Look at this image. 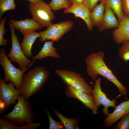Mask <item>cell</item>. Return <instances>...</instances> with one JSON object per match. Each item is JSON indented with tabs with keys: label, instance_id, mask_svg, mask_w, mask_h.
I'll return each mask as SVG.
<instances>
[{
	"label": "cell",
	"instance_id": "cell-1",
	"mask_svg": "<svg viewBox=\"0 0 129 129\" xmlns=\"http://www.w3.org/2000/svg\"><path fill=\"white\" fill-rule=\"evenodd\" d=\"M104 54L100 51L90 53L85 58L86 72L93 81H95L99 75L105 77L118 88L120 94L125 96L128 93L127 88L122 84L107 66L104 60Z\"/></svg>",
	"mask_w": 129,
	"mask_h": 129
},
{
	"label": "cell",
	"instance_id": "cell-2",
	"mask_svg": "<svg viewBox=\"0 0 129 129\" xmlns=\"http://www.w3.org/2000/svg\"><path fill=\"white\" fill-rule=\"evenodd\" d=\"M49 75L48 70L42 66H36L23 74L20 90L21 95L28 99L38 92L43 87Z\"/></svg>",
	"mask_w": 129,
	"mask_h": 129
},
{
	"label": "cell",
	"instance_id": "cell-3",
	"mask_svg": "<svg viewBox=\"0 0 129 129\" xmlns=\"http://www.w3.org/2000/svg\"><path fill=\"white\" fill-rule=\"evenodd\" d=\"M12 111L3 117L17 125L32 122L35 118V114L30 102L21 95Z\"/></svg>",
	"mask_w": 129,
	"mask_h": 129
},
{
	"label": "cell",
	"instance_id": "cell-4",
	"mask_svg": "<svg viewBox=\"0 0 129 129\" xmlns=\"http://www.w3.org/2000/svg\"><path fill=\"white\" fill-rule=\"evenodd\" d=\"M5 49H0V64L3 67L5 74L3 81L6 83L9 81L12 82L17 90L21 88L23 75L24 72L35 63L33 60L31 63L25 69L22 70L14 66L6 54Z\"/></svg>",
	"mask_w": 129,
	"mask_h": 129
},
{
	"label": "cell",
	"instance_id": "cell-5",
	"mask_svg": "<svg viewBox=\"0 0 129 129\" xmlns=\"http://www.w3.org/2000/svg\"><path fill=\"white\" fill-rule=\"evenodd\" d=\"M29 10L32 18L43 27L52 24L54 15L48 4L42 0L36 3L29 2Z\"/></svg>",
	"mask_w": 129,
	"mask_h": 129
},
{
	"label": "cell",
	"instance_id": "cell-6",
	"mask_svg": "<svg viewBox=\"0 0 129 129\" xmlns=\"http://www.w3.org/2000/svg\"><path fill=\"white\" fill-rule=\"evenodd\" d=\"M55 72L67 85H70L87 94H91L92 87L80 74L73 71L63 69L55 70Z\"/></svg>",
	"mask_w": 129,
	"mask_h": 129
},
{
	"label": "cell",
	"instance_id": "cell-7",
	"mask_svg": "<svg viewBox=\"0 0 129 129\" xmlns=\"http://www.w3.org/2000/svg\"><path fill=\"white\" fill-rule=\"evenodd\" d=\"M73 25V22L70 21L52 24L45 31L39 32L40 35L39 40L42 42L47 40L58 42L64 35L70 30Z\"/></svg>",
	"mask_w": 129,
	"mask_h": 129
},
{
	"label": "cell",
	"instance_id": "cell-8",
	"mask_svg": "<svg viewBox=\"0 0 129 129\" xmlns=\"http://www.w3.org/2000/svg\"><path fill=\"white\" fill-rule=\"evenodd\" d=\"M11 36L12 46L10 51L7 55L11 62H16L18 64L22 70L25 69L27 66L32 63L31 60L28 59L24 53L18 39L15 33L14 29L8 22Z\"/></svg>",
	"mask_w": 129,
	"mask_h": 129
},
{
	"label": "cell",
	"instance_id": "cell-9",
	"mask_svg": "<svg viewBox=\"0 0 129 129\" xmlns=\"http://www.w3.org/2000/svg\"><path fill=\"white\" fill-rule=\"evenodd\" d=\"M101 77L97 78L95 81L91 94L96 106L98 108L101 105H103L104 107L102 110L103 113L107 116L109 113L108 110V108L112 107L115 108L116 106L115 103L117 102L116 99L111 100L108 98L106 94L102 91L101 86Z\"/></svg>",
	"mask_w": 129,
	"mask_h": 129
},
{
	"label": "cell",
	"instance_id": "cell-10",
	"mask_svg": "<svg viewBox=\"0 0 129 129\" xmlns=\"http://www.w3.org/2000/svg\"><path fill=\"white\" fill-rule=\"evenodd\" d=\"M14 84L10 81L8 84L0 79V101L4 102L7 109L11 105L16 103L17 100L21 95L20 90L15 88Z\"/></svg>",
	"mask_w": 129,
	"mask_h": 129
},
{
	"label": "cell",
	"instance_id": "cell-11",
	"mask_svg": "<svg viewBox=\"0 0 129 129\" xmlns=\"http://www.w3.org/2000/svg\"><path fill=\"white\" fill-rule=\"evenodd\" d=\"M65 94L67 97L79 100L87 108L91 110L93 115L97 113L98 108L95 105L93 97L91 94H87L69 85H67Z\"/></svg>",
	"mask_w": 129,
	"mask_h": 129
},
{
	"label": "cell",
	"instance_id": "cell-12",
	"mask_svg": "<svg viewBox=\"0 0 129 129\" xmlns=\"http://www.w3.org/2000/svg\"><path fill=\"white\" fill-rule=\"evenodd\" d=\"M14 29H18L24 36L27 35L43 26L32 19L26 18L24 20L16 21L11 19L8 22Z\"/></svg>",
	"mask_w": 129,
	"mask_h": 129
},
{
	"label": "cell",
	"instance_id": "cell-13",
	"mask_svg": "<svg viewBox=\"0 0 129 129\" xmlns=\"http://www.w3.org/2000/svg\"><path fill=\"white\" fill-rule=\"evenodd\" d=\"M114 111L109 113L104 120V127H110L123 116L129 113V99L124 101L116 106Z\"/></svg>",
	"mask_w": 129,
	"mask_h": 129
},
{
	"label": "cell",
	"instance_id": "cell-14",
	"mask_svg": "<svg viewBox=\"0 0 129 129\" xmlns=\"http://www.w3.org/2000/svg\"><path fill=\"white\" fill-rule=\"evenodd\" d=\"M118 27L112 33L113 40L119 44L129 41V17L124 14Z\"/></svg>",
	"mask_w": 129,
	"mask_h": 129
},
{
	"label": "cell",
	"instance_id": "cell-15",
	"mask_svg": "<svg viewBox=\"0 0 129 129\" xmlns=\"http://www.w3.org/2000/svg\"><path fill=\"white\" fill-rule=\"evenodd\" d=\"M90 11L83 4L76 6L72 5L70 7L65 9L64 14L70 13L74 14L75 18L80 17L86 23L88 29L91 30L93 26L90 20Z\"/></svg>",
	"mask_w": 129,
	"mask_h": 129
},
{
	"label": "cell",
	"instance_id": "cell-16",
	"mask_svg": "<svg viewBox=\"0 0 129 129\" xmlns=\"http://www.w3.org/2000/svg\"><path fill=\"white\" fill-rule=\"evenodd\" d=\"M119 23L112 10L109 8H106L103 17L97 27L101 32L106 29L117 28Z\"/></svg>",
	"mask_w": 129,
	"mask_h": 129
},
{
	"label": "cell",
	"instance_id": "cell-17",
	"mask_svg": "<svg viewBox=\"0 0 129 129\" xmlns=\"http://www.w3.org/2000/svg\"><path fill=\"white\" fill-rule=\"evenodd\" d=\"M54 41H45L43 46L36 56L32 57L33 60L42 59L48 57L59 58L60 57L57 50V48L53 46Z\"/></svg>",
	"mask_w": 129,
	"mask_h": 129
},
{
	"label": "cell",
	"instance_id": "cell-18",
	"mask_svg": "<svg viewBox=\"0 0 129 129\" xmlns=\"http://www.w3.org/2000/svg\"><path fill=\"white\" fill-rule=\"evenodd\" d=\"M106 9V0H103L99 4L96 5L90 11L91 21L93 26H98L104 16Z\"/></svg>",
	"mask_w": 129,
	"mask_h": 129
},
{
	"label": "cell",
	"instance_id": "cell-19",
	"mask_svg": "<svg viewBox=\"0 0 129 129\" xmlns=\"http://www.w3.org/2000/svg\"><path fill=\"white\" fill-rule=\"evenodd\" d=\"M40 36L39 33L35 31L24 36L22 42L20 44L24 53L27 58L32 57L31 52L32 45L36 39Z\"/></svg>",
	"mask_w": 129,
	"mask_h": 129
},
{
	"label": "cell",
	"instance_id": "cell-20",
	"mask_svg": "<svg viewBox=\"0 0 129 129\" xmlns=\"http://www.w3.org/2000/svg\"><path fill=\"white\" fill-rule=\"evenodd\" d=\"M110 8L117 16L119 22L124 15L122 7V0H106V8Z\"/></svg>",
	"mask_w": 129,
	"mask_h": 129
},
{
	"label": "cell",
	"instance_id": "cell-21",
	"mask_svg": "<svg viewBox=\"0 0 129 129\" xmlns=\"http://www.w3.org/2000/svg\"><path fill=\"white\" fill-rule=\"evenodd\" d=\"M53 112L59 118L66 129H79L78 126L79 120L76 118H68L60 113L55 108L52 107Z\"/></svg>",
	"mask_w": 129,
	"mask_h": 129
},
{
	"label": "cell",
	"instance_id": "cell-22",
	"mask_svg": "<svg viewBox=\"0 0 129 129\" xmlns=\"http://www.w3.org/2000/svg\"><path fill=\"white\" fill-rule=\"evenodd\" d=\"M48 5L52 10L55 11L62 9H65L72 5L70 0H52Z\"/></svg>",
	"mask_w": 129,
	"mask_h": 129
},
{
	"label": "cell",
	"instance_id": "cell-23",
	"mask_svg": "<svg viewBox=\"0 0 129 129\" xmlns=\"http://www.w3.org/2000/svg\"><path fill=\"white\" fill-rule=\"evenodd\" d=\"M16 4L14 0H0V19L4 12L8 10L15 9Z\"/></svg>",
	"mask_w": 129,
	"mask_h": 129
},
{
	"label": "cell",
	"instance_id": "cell-24",
	"mask_svg": "<svg viewBox=\"0 0 129 129\" xmlns=\"http://www.w3.org/2000/svg\"><path fill=\"white\" fill-rule=\"evenodd\" d=\"M118 52L119 57L124 62L129 60V41L123 43Z\"/></svg>",
	"mask_w": 129,
	"mask_h": 129
},
{
	"label": "cell",
	"instance_id": "cell-25",
	"mask_svg": "<svg viewBox=\"0 0 129 129\" xmlns=\"http://www.w3.org/2000/svg\"><path fill=\"white\" fill-rule=\"evenodd\" d=\"M44 111L48 115V118L49 122V129H65L64 126L61 121L57 122L54 120L50 115L48 111L46 108L44 109Z\"/></svg>",
	"mask_w": 129,
	"mask_h": 129
},
{
	"label": "cell",
	"instance_id": "cell-26",
	"mask_svg": "<svg viewBox=\"0 0 129 129\" xmlns=\"http://www.w3.org/2000/svg\"><path fill=\"white\" fill-rule=\"evenodd\" d=\"M120 120L113 127V129H129V113L123 116Z\"/></svg>",
	"mask_w": 129,
	"mask_h": 129
},
{
	"label": "cell",
	"instance_id": "cell-27",
	"mask_svg": "<svg viewBox=\"0 0 129 129\" xmlns=\"http://www.w3.org/2000/svg\"><path fill=\"white\" fill-rule=\"evenodd\" d=\"M6 18L4 17L3 18L0 20V46H5L7 45V40L3 38V36L5 34L7 30L5 29L4 24Z\"/></svg>",
	"mask_w": 129,
	"mask_h": 129
},
{
	"label": "cell",
	"instance_id": "cell-28",
	"mask_svg": "<svg viewBox=\"0 0 129 129\" xmlns=\"http://www.w3.org/2000/svg\"><path fill=\"white\" fill-rule=\"evenodd\" d=\"M18 126L3 117L0 118V129H17Z\"/></svg>",
	"mask_w": 129,
	"mask_h": 129
},
{
	"label": "cell",
	"instance_id": "cell-29",
	"mask_svg": "<svg viewBox=\"0 0 129 129\" xmlns=\"http://www.w3.org/2000/svg\"><path fill=\"white\" fill-rule=\"evenodd\" d=\"M103 0H85L83 4L85 6L91 11L93 7L99 1Z\"/></svg>",
	"mask_w": 129,
	"mask_h": 129
},
{
	"label": "cell",
	"instance_id": "cell-30",
	"mask_svg": "<svg viewBox=\"0 0 129 129\" xmlns=\"http://www.w3.org/2000/svg\"><path fill=\"white\" fill-rule=\"evenodd\" d=\"M122 7L124 14L129 17V0H122Z\"/></svg>",
	"mask_w": 129,
	"mask_h": 129
},
{
	"label": "cell",
	"instance_id": "cell-31",
	"mask_svg": "<svg viewBox=\"0 0 129 129\" xmlns=\"http://www.w3.org/2000/svg\"><path fill=\"white\" fill-rule=\"evenodd\" d=\"M72 5L76 6L83 4L85 0H70Z\"/></svg>",
	"mask_w": 129,
	"mask_h": 129
},
{
	"label": "cell",
	"instance_id": "cell-32",
	"mask_svg": "<svg viewBox=\"0 0 129 129\" xmlns=\"http://www.w3.org/2000/svg\"><path fill=\"white\" fill-rule=\"evenodd\" d=\"M5 105V103L0 101V113H4L6 111Z\"/></svg>",
	"mask_w": 129,
	"mask_h": 129
},
{
	"label": "cell",
	"instance_id": "cell-33",
	"mask_svg": "<svg viewBox=\"0 0 129 129\" xmlns=\"http://www.w3.org/2000/svg\"><path fill=\"white\" fill-rule=\"evenodd\" d=\"M30 2L33 3H36L43 0H28Z\"/></svg>",
	"mask_w": 129,
	"mask_h": 129
}]
</instances>
